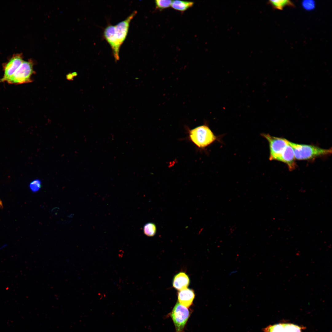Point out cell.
<instances>
[{"label":"cell","instance_id":"cell-14","mask_svg":"<svg viewBox=\"0 0 332 332\" xmlns=\"http://www.w3.org/2000/svg\"><path fill=\"white\" fill-rule=\"evenodd\" d=\"M144 232L145 235L148 236H152L155 235L156 232V227L152 223H146L144 227Z\"/></svg>","mask_w":332,"mask_h":332},{"label":"cell","instance_id":"cell-15","mask_svg":"<svg viewBox=\"0 0 332 332\" xmlns=\"http://www.w3.org/2000/svg\"><path fill=\"white\" fill-rule=\"evenodd\" d=\"M171 0H156L155 1L156 8L162 10L171 6L172 2Z\"/></svg>","mask_w":332,"mask_h":332},{"label":"cell","instance_id":"cell-1","mask_svg":"<svg viewBox=\"0 0 332 332\" xmlns=\"http://www.w3.org/2000/svg\"><path fill=\"white\" fill-rule=\"evenodd\" d=\"M136 14L134 11L124 20L115 25H109L104 30L103 37L110 45L116 61L119 59L120 47L127 36L130 22Z\"/></svg>","mask_w":332,"mask_h":332},{"label":"cell","instance_id":"cell-9","mask_svg":"<svg viewBox=\"0 0 332 332\" xmlns=\"http://www.w3.org/2000/svg\"><path fill=\"white\" fill-rule=\"evenodd\" d=\"M295 159L293 149L289 143L282 154L279 161L286 164L289 169L291 171L296 167Z\"/></svg>","mask_w":332,"mask_h":332},{"label":"cell","instance_id":"cell-13","mask_svg":"<svg viewBox=\"0 0 332 332\" xmlns=\"http://www.w3.org/2000/svg\"><path fill=\"white\" fill-rule=\"evenodd\" d=\"M268 3L271 5L274 9L282 10L285 7L288 6H293V3L290 0H270Z\"/></svg>","mask_w":332,"mask_h":332},{"label":"cell","instance_id":"cell-10","mask_svg":"<svg viewBox=\"0 0 332 332\" xmlns=\"http://www.w3.org/2000/svg\"><path fill=\"white\" fill-rule=\"evenodd\" d=\"M195 296L193 290L187 288L184 289L180 290L178 293V302L188 308L192 305Z\"/></svg>","mask_w":332,"mask_h":332},{"label":"cell","instance_id":"cell-12","mask_svg":"<svg viewBox=\"0 0 332 332\" xmlns=\"http://www.w3.org/2000/svg\"><path fill=\"white\" fill-rule=\"evenodd\" d=\"M194 4L192 2L175 0L172 1L171 6L175 10L183 12L192 7Z\"/></svg>","mask_w":332,"mask_h":332},{"label":"cell","instance_id":"cell-4","mask_svg":"<svg viewBox=\"0 0 332 332\" xmlns=\"http://www.w3.org/2000/svg\"><path fill=\"white\" fill-rule=\"evenodd\" d=\"M34 72L31 61L22 62L15 73L6 81L10 84H20L32 81L31 77Z\"/></svg>","mask_w":332,"mask_h":332},{"label":"cell","instance_id":"cell-7","mask_svg":"<svg viewBox=\"0 0 332 332\" xmlns=\"http://www.w3.org/2000/svg\"><path fill=\"white\" fill-rule=\"evenodd\" d=\"M23 61L21 54H16L12 57L3 66L4 75L0 82L6 81L13 75Z\"/></svg>","mask_w":332,"mask_h":332},{"label":"cell","instance_id":"cell-11","mask_svg":"<svg viewBox=\"0 0 332 332\" xmlns=\"http://www.w3.org/2000/svg\"><path fill=\"white\" fill-rule=\"evenodd\" d=\"M189 277L185 273L181 272L174 276L173 281V286L176 290H180L186 288L189 284Z\"/></svg>","mask_w":332,"mask_h":332},{"label":"cell","instance_id":"cell-17","mask_svg":"<svg viewBox=\"0 0 332 332\" xmlns=\"http://www.w3.org/2000/svg\"><path fill=\"white\" fill-rule=\"evenodd\" d=\"M302 5L303 7L307 10H311L315 7L314 1L311 0H306L302 1Z\"/></svg>","mask_w":332,"mask_h":332},{"label":"cell","instance_id":"cell-8","mask_svg":"<svg viewBox=\"0 0 332 332\" xmlns=\"http://www.w3.org/2000/svg\"><path fill=\"white\" fill-rule=\"evenodd\" d=\"M302 328L291 323H279L270 325L264 329V332H301Z\"/></svg>","mask_w":332,"mask_h":332},{"label":"cell","instance_id":"cell-3","mask_svg":"<svg viewBox=\"0 0 332 332\" xmlns=\"http://www.w3.org/2000/svg\"><path fill=\"white\" fill-rule=\"evenodd\" d=\"M189 136L192 142L201 148H205L215 141L219 140V136H216L209 127L205 125L191 130Z\"/></svg>","mask_w":332,"mask_h":332},{"label":"cell","instance_id":"cell-5","mask_svg":"<svg viewBox=\"0 0 332 332\" xmlns=\"http://www.w3.org/2000/svg\"><path fill=\"white\" fill-rule=\"evenodd\" d=\"M169 315L175 326L176 332H184V328L190 315V312L188 308L178 302Z\"/></svg>","mask_w":332,"mask_h":332},{"label":"cell","instance_id":"cell-16","mask_svg":"<svg viewBox=\"0 0 332 332\" xmlns=\"http://www.w3.org/2000/svg\"><path fill=\"white\" fill-rule=\"evenodd\" d=\"M42 187V182L39 179H35L32 181L30 184L29 187L31 191L33 192H37L39 191Z\"/></svg>","mask_w":332,"mask_h":332},{"label":"cell","instance_id":"cell-2","mask_svg":"<svg viewBox=\"0 0 332 332\" xmlns=\"http://www.w3.org/2000/svg\"><path fill=\"white\" fill-rule=\"evenodd\" d=\"M293 148L295 159L299 160H307L332 153L331 148L325 149L310 145L301 144L289 141Z\"/></svg>","mask_w":332,"mask_h":332},{"label":"cell","instance_id":"cell-18","mask_svg":"<svg viewBox=\"0 0 332 332\" xmlns=\"http://www.w3.org/2000/svg\"><path fill=\"white\" fill-rule=\"evenodd\" d=\"M237 272V270H234L233 271H232L229 273V275H232L233 274H234L235 273H236Z\"/></svg>","mask_w":332,"mask_h":332},{"label":"cell","instance_id":"cell-6","mask_svg":"<svg viewBox=\"0 0 332 332\" xmlns=\"http://www.w3.org/2000/svg\"><path fill=\"white\" fill-rule=\"evenodd\" d=\"M261 136L268 141L270 148L269 160L279 161L289 141L284 138L271 136L269 134L261 133Z\"/></svg>","mask_w":332,"mask_h":332},{"label":"cell","instance_id":"cell-20","mask_svg":"<svg viewBox=\"0 0 332 332\" xmlns=\"http://www.w3.org/2000/svg\"><path fill=\"white\" fill-rule=\"evenodd\" d=\"M6 245H4V246H2V247H1V248H0V250L1 249H2V248H3V247H6Z\"/></svg>","mask_w":332,"mask_h":332},{"label":"cell","instance_id":"cell-19","mask_svg":"<svg viewBox=\"0 0 332 332\" xmlns=\"http://www.w3.org/2000/svg\"><path fill=\"white\" fill-rule=\"evenodd\" d=\"M2 201L0 200V207H2Z\"/></svg>","mask_w":332,"mask_h":332}]
</instances>
